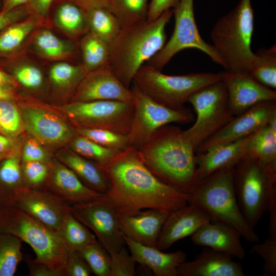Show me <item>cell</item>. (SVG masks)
<instances>
[{"instance_id": "3", "label": "cell", "mask_w": 276, "mask_h": 276, "mask_svg": "<svg viewBox=\"0 0 276 276\" xmlns=\"http://www.w3.org/2000/svg\"><path fill=\"white\" fill-rule=\"evenodd\" d=\"M172 15L169 9L154 20L121 28L109 43V64L126 87H129L141 66L165 44V29Z\"/></svg>"}, {"instance_id": "15", "label": "cell", "mask_w": 276, "mask_h": 276, "mask_svg": "<svg viewBox=\"0 0 276 276\" xmlns=\"http://www.w3.org/2000/svg\"><path fill=\"white\" fill-rule=\"evenodd\" d=\"M274 115H276L275 100L258 103L235 116L201 144L195 152H203L212 146L232 142L249 135L266 125Z\"/></svg>"}, {"instance_id": "27", "label": "cell", "mask_w": 276, "mask_h": 276, "mask_svg": "<svg viewBox=\"0 0 276 276\" xmlns=\"http://www.w3.org/2000/svg\"><path fill=\"white\" fill-rule=\"evenodd\" d=\"M57 25L72 36H83L89 32L87 12L68 2H60L54 15Z\"/></svg>"}, {"instance_id": "34", "label": "cell", "mask_w": 276, "mask_h": 276, "mask_svg": "<svg viewBox=\"0 0 276 276\" xmlns=\"http://www.w3.org/2000/svg\"><path fill=\"white\" fill-rule=\"evenodd\" d=\"M89 31L108 44L121 27L115 16L106 8L98 7L87 11Z\"/></svg>"}, {"instance_id": "55", "label": "cell", "mask_w": 276, "mask_h": 276, "mask_svg": "<svg viewBox=\"0 0 276 276\" xmlns=\"http://www.w3.org/2000/svg\"><path fill=\"white\" fill-rule=\"evenodd\" d=\"M13 145L14 141L10 137L0 134V153L10 154Z\"/></svg>"}, {"instance_id": "19", "label": "cell", "mask_w": 276, "mask_h": 276, "mask_svg": "<svg viewBox=\"0 0 276 276\" xmlns=\"http://www.w3.org/2000/svg\"><path fill=\"white\" fill-rule=\"evenodd\" d=\"M51 164L49 175L42 189L70 205L94 200L103 195L84 185L65 165L56 160Z\"/></svg>"}, {"instance_id": "30", "label": "cell", "mask_w": 276, "mask_h": 276, "mask_svg": "<svg viewBox=\"0 0 276 276\" xmlns=\"http://www.w3.org/2000/svg\"><path fill=\"white\" fill-rule=\"evenodd\" d=\"M149 0H108L107 9L115 16L121 28L147 20Z\"/></svg>"}, {"instance_id": "51", "label": "cell", "mask_w": 276, "mask_h": 276, "mask_svg": "<svg viewBox=\"0 0 276 276\" xmlns=\"http://www.w3.org/2000/svg\"><path fill=\"white\" fill-rule=\"evenodd\" d=\"M180 0H150L147 21L157 19L164 12L173 8Z\"/></svg>"}, {"instance_id": "32", "label": "cell", "mask_w": 276, "mask_h": 276, "mask_svg": "<svg viewBox=\"0 0 276 276\" xmlns=\"http://www.w3.org/2000/svg\"><path fill=\"white\" fill-rule=\"evenodd\" d=\"M68 249L80 250L97 239L88 228L70 211L57 232Z\"/></svg>"}, {"instance_id": "10", "label": "cell", "mask_w": 276, "mask_h": 276, "mask_svg": "<svg viewBox=\"0 0 276 276\" xmlns=\"http://www.w3.org/2000/svg\"><path fill=\"white\" fill-rule=\"evenodd\" d=\"M175 25L173 33L163 48L148 61V64L162 70L178 52L196 49L225 68V62L212 44L201 37L195 19L194 0H180L173 8Z\"/></svg>"}, {"instance_id": "4", "label": "cell", "mask_w": 276, "mask_h": 276, "mask_svg": "<svg viewBox=\"0 0 276 276\" xmlns=\"http://www.w3.org/2000/svg\"><path fill=\"white\" fill-rule=\"evenodd\" d=\"M234 167L217 171L198 181L189 194L188 203L199 208L211 222H219L235 228L250 243L260 238L244 218L239 209L234 185Z\"/></svg>"}, {"instance_id": "12", "label": "cell", "mask_w": 276, "mask_h": 276, "mask_svg": "<svg viewBox=\"0 0 276 276\" xmlns=\"http://www.w3.org/2000/svg\"><path fill=\"white\" fill-rule=\"evenodd\" d=\"M77 128L108 129L129 133L134 112L133 102L96 100L72 102L61 107Z\"/></svg>"}, {"instance_id": "13", "label": "cell", "mask_w": 276, "mask_h": 276, "mask_svg": "<svg viewBox=\"0 0 276 276\" xmlns=\"http://www.w3.org/2000/svg\"><path fill=\"white\" fill-rule=\"evenodd\" d=\"M0 204L18 208L56 233L71 206L47 191L24 186L0 197Z\"/></svg>"}, {"instance_id": "29", "label": "cell", "mask_w": 276, "mask_h": 276, "mask_svg": "<svg viewBox=\"0 0 276 276\" xmlns=\"http://www.w3.org/2000/svg\"><path fill=\"white\" fill-rule=\"evenodd\" d=\"M246 155L265 164L276 165V130L267 124L252 133Z\"/></svg>"}, {"instance_id": "54", "label": "cell", "mask_w": 276, "mask_h": 276, "mask_svg": "<svg viewBox=\"0 0 276 276\" xmlns=\"http://www.w3.org/2000/svg\"><path fill=\"white\" fill-rule=\"evenodd\" d=\"M32 0H2L0 11L5 12L15 8L28 5Z\"/></svg>"}, {"instance_id": "47", "label": "cell", "mask_w": 276, "mask_h": 276, "mask_svg": "<svg viewBox=\"0 0 276 276\" xmlns=\"http://www.w3.org/2000/svg\"><path fill=\"white\" fill-rule=\"evenodd\" d=\"M65 270L66 276H89L93 273L81 252L73 249H68Z\"/></svg>"}, {"instance_id": "18", "label": "cell", "mask_w": 276, "mask_h": 276, "mask_svg": "<svg viewBox=\"0 0 276 276\" xmlns=\"http://www.w3.org/2000/svg\"><path fill=\"white\" fill-rule=\"evenodd\" d=\"M20 114L28 132L43 143L56 145L65 143L77 133L66 122L47 109L25 107L21 108Z\"/></svg>"}, {"instance_id": "33", "label": "cell", "mask_w": 276, "mask_h": 276, "mask_svg": "<svg viewBox=\"0 0 276 276\" xmlns=\"http://www.w3.org/2000/svg\"><path fill=\"white\" fill-rule=\"evenodd\" d=\"M33 15L10 25L0 33V59L11 57L35 28L36 21Z\"/></svg>"}, {"instance_id": "35", "label": "cell", "mask_w": 276, "mask_h": 276, "mask_svg": "<svg viewBox=\"0 0 276 276\" xmlns=\"http://www.w3.org/2000/svg\"><path fill=\"white\" fill-rule=\"evenodd\" d=\"M33 43L39 54L48 58H65L76 53V47L74 43L62 40L48 30L38 32Z\"/></svg>"}, {"instance_id": "9", "label": "cell", "mask_w": 276, "mask_h": 276, "mask_svg": "<svg viewBox=\"0 0 276 276\" xmlns=\"http://www.w3.org/2000/svg\"><path fill=\"white\" fill-rule=\"evenodd\" d=\"M193 107L196 120L182 134L195 150L235 117L229 107L225 86L221 80L194 93L188 101Z\"/></svg>"}, {"instance_id": "24", "label": "cell", "mask_w": 276, "mask_h": 276, "mask_svg": "<svg viewBox=\"0 0 276 276\" xmlns=\"http://www.w3.org/2000/svg\"><path fill=\"white\" fill-rule=\"evenodd\" d=\"M252 134L237 141L212 146L196 155L198 181L213 173L234 167L246 155L247 146Z\"/></svg>"}, {"instance_id": "41", "label": "cell", "mask_w": 276, "mask_h": 276, "mask_svg": "<svg viewBox=\"0 0 276 276\" xmlns=\"http://www.w3.org/2000/svg\"><path fill=\"white\" fill-rule=\"evenodd\" d=\"M22 179L21 167L17 157L11 155L0 162V197L24 186Z\"/></svg>"}, {"instance_id": "50", "label": "cell", "mask_w": 276, "mask_h": 276, "mask_svg": "<svg viewBox=\"0 0 276 276\" xmlns=\"http://www.w3.org/2000/svg\"><path fill=\"white\" fill-rule=\"evenodd\" d=\"M24 162L38 161L46 163L48 158L43 148L34 140H29L26 143L22 155Z\"/></svg>"}, {"instance_id": "59", "label": "cell", "mask_w": 276, "mask_h": 276, "mask_svg": "<svg viewBox=\"0 0 276 276\" xmlns=\"http://www.w3.org/2000/svg\"><path fill=\"white\" fill-rule=\"evenodd\" d=\"M1 1H2V0H0V10H1Z\"/></svg>"}, {"instance_id": "58", "label": "cell", "mask_w": 276, "mask_h": 276, "mask_svg": "<svg viewBox=\"0 0 276 276\" xmlns=\"http://www.w3.org/2000/svg\"><path fill=\"white\" fill-rule=\"evenodd\" d=\"M11 155H12L9 154L0 153V162Z\"/></svg>"}, {"instance_id": "25", "label": "cell", "mask_w": 276, "mask_h": 276, "mask_svg": "<svg viewBox=\"0 0 276 276\" xmlns=\"http://www.w3.org/2000/svg\"><path fill=\"white\" fill-rule=\"evenodd\" d=\"M122 236L136 263L148 267L155 276H177V268L186 259L184 252L178 250L173 252H164L156 247L138 243L123 233Z\"/></svg>"}, {"instance_id": "14", "label": "cell", "mask_w": 276, "mask_h": 276, "mask_svg": "<svg viewBox=\"0 0 276 276\" xmlns=\"http://www.w3.org/2000/svg\"><path fill=\"white\" fill-rule=\"evenodd\" d=\"M102 196L71 205L70 210L76 219L93 231L98 241L111 255L120 250L125 243L119 228L118 214Z\"/></svg>"}, {"instance_id": "56", "label": "cell", "mask_w": 276, "mask_h": 276, "mask_svg": "<svg viewBox=\"0 0 276 276\" xmlns=\"http://www.w3.org/2000/svg\"><path fill=\"white\" fill-rule=\"evenodd\" d=\"M13 79L11 75L5 71L0 65V87H12Z\"/></svg>"}, {"instance_id": "6", "label": "cell", "mask_w": 276, "mask_h": 276, "mask_svg": "<svg viewBox=\"0 0 276 276\" xmlns=\"http://www.w3.org/2000/svg\"><path fill=\"white\" fill-rule=\"evenodd\" d=\"M233 176L239 209L254 229L263 215L276 204V165L245 155L234 167Z\"/></svg>"}, {"instance_id": "8", "label": "cell", "mask_w": 276, "mask_h": 276, "mask_svg": "<svg viewBox=\"0 0 276 276\" xmlns=\"http://www.w3.org/2000/svg\"><path fill=\"white\" fill-rule=\"evenodd\" d=\"M221 80L220 73L166 75L147 64L139 69L132 82L156 102L177 110L183 108L185 103L196 91Z\"/></svg>"}, {"instance_id": "7", "label": "cell", "mask_w": 276, "mask_h": 276, "mask_svg": "<svg viewBox=\"0 0 276 276\" xmlns=\"http://www.w3.org/2000/svg\"><path fill=\"white\" fill-rule=\"evenodd\" d=\"M0 231L29 244L35 261L65 272L68 248L58 234L42 222L18 208L0 204Z\"/></svg>"}, {"instance_id": "1", "label": "cell", "mask_w": 276, "mask_h": 276, "mask_svg": "<svg viewBox=\"0 0 276 276\" xmlns=\"http://www.w3.org/2000/svg\"><path fill=\"white\" fill-rule=\"evenodd\" d=\"M102 169L110 187L102 198L119 215H130L145 209L170 214L188 203L189 195L157 178L133 146L121 152Z\"/></svg>"}, {"instance_id": "44", "label": "cell", "mask_w": 276, "mask_h": 276, "mask_svg": "<svg viewBox=\"0 0 276 276\" xmlns=\"http://www.w3.org/2000/svg\"><path fill=\"white\" fill-rule=\"evenodd\" d=\"M0 65L11 71L15 78L26 87L36 88L39 87L42 83V74L41 71L34 65L25 64L14 66L1 62Z\"/></svg>"}, {"instance_id": "57", "label": "cell", "mask_w": 276, "mask_h": 276, "mask_svg": "<svg viewBox=\"0 0 276 276\" xmlns=\"http://www.w3.org/2000/svg\"><path fill=\"white\" fill-rule=\"evenodd\" d=\"M15 98L12 87H0V100H13Z\"/></svg>"}, {"instance_id": "17", "label": "cell", "mask_w": 276, "mask_h": 276, "mask_svg": "<svg viewBox=\"0 0 276 276\" xmlns=\"http://www.w3.org/2000/svg\"><path fill=\"white\" fill-rule=\"evenodd\" d=\"M219 73L234 116L260 102L276 100L275 90L260 84L248 73L228 71Z\"/></svg>"}, {"instance_id": "40", "label": "cell", "mask_w": 276, "mask_h": 276, "mask_svg": "<svg viewBox=\"0 0 276 276\" xmlns=\"http://www.w3.org/2000/svg\"><path fill=\"white\" fill-rule=\"evenodd\" d=\"M251 250L264 261L263 275H276V218L269 219V236L261 243H256Z\"/></svg>"}, {"instance_id": "11", "label": "cell", "mask_w": 276, "mask_h": 276, "mask_svg": "<svg viewBox=\"0 0 276 276\" xmlns=\"http://www.w3.org/2000/svg\"><path fill=\"white\" fill-rule=\"evenodd\" d=\"M131 89L134 112L127 135L130 146L137 149L159 127L173 122L188 123L194 119L190 110L166 107L149 97L134 83Z\"/></svg>"}, {"instance_id": "26", "label": "cell", "mask_w": 276, "mask_h": 276, "mask_svg": "<svg viewBox=\"0 0 276 276\" xmlns=\"http://www.w3.org/2000/svg\"><path fill=\"white\" fill-rule=\"evenodd\" d=\"M60 159L88 188L103 194L108 191L109 179L98 164L74 151L64 152L60 155Z\"/></svg>"}, {"instance_id": "42", "label": "cell", "mask_w": 276, "mask_h": 276, "mask_svg": "<svg viewBox=\"0 0 276 276\" xmlns=\"http://www.w3.org/2000/svg\"><path fill=\"white\" fill-rule=\"evenodd\" d=\"M79 251L87 262L93 273L98 276H110V255L98 240Z\"/></svg>"}, {"instance_id": "39", "label": "cell", "mask_w": 276, "mask_h": 276, "mask_svg": "<svg viewBox=\"0 0 276 276\" xmlns=\"http://www.w3.org/2000/svg\"><path fill=\"white\" fill-rule=\"evenodd\" d=\"M76 130L77 134L116 151H122L130 146L127 134L101 128H77Z\"/></svg>"}, {"instance_id": "2", "label": "cell", "mask_w": 276, "mask_h": 276, "mask_svg": "<svg viewBox=\"0 0 276 276\" xmlns=\"http://www.w3.org/2000/svg\"><path fill=\"white\" fill-rule=\"evenodd\" d=\"M137 151L161 181L187 194L193 191L198 182L196 154L180 127L169 124L159 127Z\"/></svg>"}, {"instance_id": "23", "label": "cell", "mask_w": 276, "mask_h": 276, "mask_svg": "<svg viewBox=\"0 0 276 276\" xmlns=\"http://www.w3.org/2000/svg\"><path fill=\"white\" fill-rule=\"evenodd\" d=\"M240 233L234 227L219 222H209L199 227L191 236L195 245L205 246L227 254L240 260L246 256Z\"/></svg>"}, {"instance_id": "31", "label": "cell", "mask_w": 276, "mask_h": 276, "mask_svg": "<svg viewBox=\"0 0 276 276\" xmlns=\"http://www.w3.org/2000/svg\"><path fill=\"white\" fill-rule=\"evenodd\" d=\"M249 70V75L260 84L276 88V47L260 49L255 53Z\"/></svg>"}, {"instance_id": "20", "label": "cell", "mask_w": 276, "mask_h": 276, "mask_svg": "<svg viewBox=\"0 0 276 276\" xmlns=\"http://www.w3.org/2000/svg\"><path fill=\"white\" fill-rule=\"evenodd\" d=\"M210 222L197 205L188 203L169 214L158 235L156 247L164 250L177 241L191 236L203 224Z\"/></svg>"}, {"instance_id": "48", "label": "cell", "mask_w": 276, "mask_h": 276, "mask_svg": "<svg viewBox=\"0 0 276 276\" xmlns=\"http://www.w3.org/2000/svg\"><path fill=\"white\" fill-rule=\"evenodd\" d=\"M32 13V11L28 5L5 12L0 11V33L10 25L21 20Z\"/></svg>"}, {"instance_id": "28", "label": "cell", "mask_w": 276, "mask_h": 276, "mask_svg": "<svg viewBox=\"0 0 276 276\" xmlns=\"http://www.w3.org/2000/svg\"><path fill=\"white\" fill-rule=\"evenodd\" d=\"M82 65L87 73L109 64V44L90 32L80 41Z\"/></svg>"}, {"instance_id": "22", "label": "cell", "mask_w": 276, "mask_h": 276, "mask_svg": "<svg viewBox=\"0 0 276 276\" xmlns=\"http://www.w3.org/2000/svg\"><path fill=\"white\" fill-rule=\"evenodd\" d=\"M225 253L206 247L195 258L177 268L179 276H244L242 265Z\"/></svg>"}, {"instance_id": "21", "label": "cell", "mask_w": 276, "mask_h": 276, "mask_svg": "<svg viewBox=\"0 0 276 276\" xmlns=\"http://www.w3.org/2000/svg\"><path fill=\"white\" fill-rule=\"evenodd\" d=\"M169 214L148 209L130 215L118 216L119 228L131 240L145 246L156 247L158 235Z\"/></svg>"}, {"instance_id": "36", "label": "cell", "mask_w": 276, "mask_h": 276, "mask_svg": "<svg viewBox=\"0 0 276 276\" xmlns=\"http://www.w3.org/2000/svg\"><path fill=\"white\" fill-rule=\"evenodd\" d=\"M22 241L18 237L0 231V276H13L23 260Z\"/></svg>"}, {"instance_id": "52", "label": "cell", "mask_w": 276, "mask_h": 276, "mask_svg": "<svg viewBox=\"0 0 276 276\" xmlns=\"http://www.w3.org/2000/svg\"><path fill=\"white\" fill-rule=\"evenodd\" d=\"M55 0H32L28 4L33 13L39 16H46Z\"/></svg>"}, {"instance_id": "37", "label": "cell", "mask_w": 276, "mask_h": 276, "mask_svg": "<svg viewBox=\"0 0 276 276\" xmlns=\"http://www.w3.org/2000/svg\"><path fill=\"white\" fill-rule=\"evenodd\" d=\"M71 145L75 152L94 162L101 168L107 165L122 152L102 146L77 134L72 139Z\"/></svg>"}, {"instance_id": "38", "label": "cell", "mask_w": 276, "mask_h": 276, "mask_svg": "<svg viewBox=\"0 0 276 276\" xmlns=\"http://www.w3.org/2000/svg\"><path fill=\"white\" fill-rule=\"evenodd\" d=\"M87 72L82 65H74L67 62L54 64L50 71L52 82L57 86L76 90Z\"/></svg>"}, {"instance_id": "5", "label": "cell", "mask_w": 276, "mask_h": 276, "mask_svg": "<svg viewBox=\"0 0 276 276\" xmlns=\"http://www.w3.org/2000/svg\"><path fill=\"white\" fill-rule=\"evenodd\" d=\"M254 29L251 0H240L214 26L211 39L225 62V71L248 74L255 55L251 49Z\"/></svg>"}, {"instance_id": "45", "label": "cell", "mask_w": 276, "mask_h": 276, "mask_svg": "<svg viewBox=\"0 0 276 276\" xmlns=\"http://www.w3.org/2000/svg\"><path fill=\"white\" fill-rule=\"evenodd\" d=\"M50 169L51 167L43 162H24L21 172L26 183L25 186L42 189L49 175Z\"/></svg>"}, {"instance_id": "43", "label": "cell", "mask_w": 276, "mask_h": 276, "mask_svg": "<svg viewBox=\"0 0 276 276\" xmlns=\"http://www.w3.org/2000/svg\"><path fill=\"white\" fill-rule=\"evenodd\" d=\"M12 100H0V131L8 136L17 135L22 129L20 113Z\"/></svg>"}, {"instance_id": "16", "label": "cell", "mask_w": 276, "mask_h": 276, "mask_svg": "<svg viewBox=\"0 0 276 276\" xmlns=\"http://www.w3.org/2000/svg\"><path fill=\"white\" fill-rule=\"evenodd\" d=\"M96 100L133 101L131 88L122 83L109 64L87 73L77 86L72 102Z\"/></svg>"}, {"instance_id": "53", "label": "cell", "mask_w": 276, "mask_h": 276, "mask_svg": "<svg viewBox=\"0 0 276 276\" xmlns=\"http://www.w3.org/2000/svg\"><path fill=\"white\" fill-rule=\"evenodd\" d=\"M108 0H59L60 2H68L73 3L85 11L98 7L107 8Z\"/></svg>"}, {"instance_id": "49", "label": "cell", "mask_w": 276, "mask_h": 276, "mask_svg": "<svg viewBox=\"0 0 276 276\" xmlns=\"http://www.w3.org/2000/svg\"><path fill=\"white\" fill-rule=\"evenodd\" d=\"M30 276H66L64 271L52 268L46 264L37 262L30 257L26 258Z\"/></svg>"}, {"instance_id": "46", "label": "cell", "mask_w": 276, "mask_h": 276, "mask_svg": "<svg viewBox=\"0 0 276 276\" xmlns=\"http://www.w3.org/2000/svg\"><path fill=\"white\" fill-rule=\"evenodd\" d=\"M110 257V276H134L136 274V262L125 246Z\"/></svg>"}]
</instances>
